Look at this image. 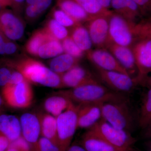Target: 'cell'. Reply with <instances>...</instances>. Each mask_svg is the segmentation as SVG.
I'll list each match as a JSON object with an SVG mask.
<instances>
[{
	"label": "cell",
	"mask_w": 151,
	"mask_h": 151,
	"mask_svg": "<svg viewBox=\"0 0 151 151\" xmlns=\"http://www.w3.org/2000/svg\"><path fill=\"white\" fill-rule=\"evenodd\" d=\"M12 72L7 68H0V86L3 87L8 84Z\"/></svg>",
	"instance_id": "36"
},
{
	"label": "cell",
	"mask_w": 151,
	"mask_h": 151,
	"mask_svg": "<svg viewBox=\"0 0 151 151\" xmlns=\"http://www.w3.org/2000/svg\"><path fill=\"white\" fill-rule=\"evenodd\" d=\"M73 104L67 97L57 93L47 98L43 107L47 113L56 118Z\"/></svg>",
	"instance_id": "20"
},
{
	"label": "cell",
	"mask_w": 151,
	"mask_h": 151,
	"mask_svg": "<svg viewBox=\"0 0 151 151\" xmlns=\"http://www.w3.org/2000/svg\"><path fill=\"white\" fill-rule=\"evenodd\" d=\"M101 105L100 103L77 105L78 128L88 129L101 120Z\"/></svg>",
	"instance_id": "14"
},
{
	"label": "cell",
	"mask_w": 151,
	"mask_h": 151,
	"mask_svg": "<svg viewBox=\"0 0 151 151\" xmlns=\"http://www.w3.org/2000/svg\"><path fill=\"white\" fill-rule=\"evenodd\" d=\"M111 8L113 9V11L114 12L119 14L131 22L125 0H112Z\"/></svg>",
	"instance_id": "33"
},
{
	"label": "cell",
	"mask_w": 151,
	"mask_h": 151,
	"mask_svg": "<svg viewBox=\"0 0 151 151\" xmlns=\"http://www.w3.org/2000/svg\"><path fill=\"white\" fill-rule=\"evenodd\" d=\"M78 59L69 54L62 53L50 60V68L55 73L61 75L78 65Z\"/></svg>",
	"instance_id": "23"
},
{
	"label": "cell",
	"mask_w": 151,
	"mask_h": 151,
	"mask_svg": "<svg viewBox=\"0 0 151 151\" xmlns=\"http://www.w3.org/2000/svg\"><path fill=\"white\" fill-rule=\"evenodd\" d=\"M148 74H150L151 75L150 76V77H149V78H146V79H147V82L148 84H149V85H150L151 86V71L150 72V73H148ZM146 79V78H145ZM142 81V80H141ZM139 81V82H140Z\"/></svg>",
	"instance_id": "49"
},
{
	"label": "cell",
	"mask_w": 151,
	"mask_h": 151,
	"mask_svg": "<svg viewBox=\"0 0 151 151\" xmlns=\"http://www.w3.org/2000/svg\"><path fill=\"white\" fill-rule=\"evenodd\" d=\"M39 116L40 122L41 136L47 138L58 145L56 117L48 113Z\"/></svg>",
	"instance_id": "21"
},
{
	"label": "cell",
	"mask_w": 151,
	"mask_h": 151,
	"mask_svg": "<svg viewBox=\"0 0 151 151\" xmlns=\"http://www.w3.org/2000/svg\"><path fill=\"white\" fill-rule=\"evenodd\" d=\"M132 48L137 69V80L151 71V39L138 38Z\"/></svg>",
	"instance_id": "10"
},
{
	"label": "cell",
	"mask_w": 151,
	"mask_h": 151,
	"mask_svg": "<svg viewBox=\"0 0 151 151\" xmlns=\"http://www.w3.org/2000/svg\"><path fill=\"white\" fill-rule=\"evenodd\" d=\"M144 136L145 137L151 139V122L144 128Z\"/></svg>",
	"instance_id": "44"
},
{
	"label": "cell",
	"mask_w": 151,
	"mask_h": 151,
	"mask_svg": "<svg viewBox=\"0 0 151 151\" xmlns=\"http://www.w3.org/2000/svg\"><path fill=\"white\" fill-rule=\"evenodd\" d=\"M65 151H86L80 145H70Z\"/></svg>",
	"instance_id": "43"
},
{
	"label": "cell",
	"mask_w": 151,
	"mask_h": 151,
	"mask_svg": "<svg viewBox=\"0 0 151 151\" xmlns=\"http://www.w3.org/2000/svg\"><path fill=\"white\" fill-rule=\"evenodd\" d=\"M25 14L27 18L29 20L34 19L40 16L34 5L26 6Z\"/></svg>",
	"instance_id": "39"
},
{
	"label": "cell",
	"mask_w": 151,
	"mask_h": 151,
	"mask_svg": "<svg viewBox=\"0 0 151 151\" xmlns=\"http://www.w3.org/2000/svg\"><path fill=\"white\" fill-rule=\"evenodd\" d=\"M11 142L4 135L0 134V151H6L9 148Z\"/></svg>",
	"instance_id": "40"
},
{
	"label": "cell",
	"mask_w": 151,
	"mask_h": 151,
	"mask_svg": "<svg viewBox=\"0 0 151 151\" xmlns=\"http://www.w3.org/2000/svg\"><path fill=\"white\" fill-rule=\"evenodd\" d=\"M137 38L151 39V23L144 19L134 25Z\"/></svg>",
	"instance_id": "32"
},
{
	"label": "cell",
	"mask_w": 151,
	"mask_h": 151,
	"mask_svg": "<svg viewBox=\"0 0 151 151\" xmlns=\"http://www.w3.org/2000/svg\"><path fill=\"white\" fill-rule=\"evenodd\" d=\"M0 4L2 7L12 6V1L11 0H0Z\"/></svg>",
	"instance_id": "45"
},
{
	"label": "cell",
	"mask_w": 151,
	"mask_h": 151,
	"mask_svg": "<svg viewBox=\"0 0 151 151\" xmlns=\"http://www.w3.org/2000/svg\"><path fill=\"white\" fill-rule=\"evenodd\" d=\"M88 129L97 133L121 151H131L136 141L129 132L116 128L103 119Z\"/></svg>",
	"instance_id": "3"
},
{
	"label": "cell",
	"mask_w": 151,
	"mask_h": 151,
	"mask_svg": "<svg viewBox=\"0 0 151 151\" xmlns=\"http://www.w3.org/2000/svg\"><path fill=\"white\" fill-rule=\"evenodd\" d=\"M52 1V0H37L34 6L39 16L49 7Z\"/></svg>",
	"instance_id": "37"
},
{
	"label": "cell",
	"mask_w": 151,
	"mask_h": 151,
	"mask_svg": "<svg viewBox=\"0 0 151 151\" xmlns=\"http://www.w3.org/2000/svg\"><path fill=\"white\" fill-rule=\"evenodd\" d=\"M63 52L62 43L50 35L39 49L37 56L42 58L47 59L58 56Z\"/></svg>",
	"instance_id": "24"
},
{
	"label": "cell",
	"mask_w": 151,
	"mask_h": 151,
	"mask_svg": "<svg viewBox=\"0 0 151 151\" xmlns=\"http://www.w3.org/2000/svg\"><path fill=\"white\" fill-rule=\"evenodd\" d=\"M52 15L53 19L66 28L72 27L73 28L77 25L80 24L59 9H53Z\"/></svg>",
	"instance_id": "30"
},
{
	"label": "cell",
	"mask_w": 151,
	"mask_h": 151,
	"mask_svg": "<svg viewBox=\"0 0 151 151\" xmlns=\"http://www.w3.org/2000/svg\"><path fill=\"white\" fill-rule=\"evenodd\" d=\"M91 18L109 14L112 11L104 9L96 0H75Z\"/></svg>",
	"instance_id": "26"
},
{
	"label": "cell",
	"mask_w": 151,
	"mask_h": 151,
	"mask_svg": "<svg viewBox=\"0 0 151 151\" xmlns=\"http://www.w3.org/2000/svg\"><path fill=\"white\" fill-rule=\"evenodd\" d=\"M151 122V88L143 100L140 113L139 124L144 129Z\"/></svg>",
	"instance_id": "28"
},
{
	"label": "cell",
	"mask_w": 151,
	"mask_h": 151,
	"mask_svg": "<svg viewBox=\"0 0 151 151\" xmlns=\"http://www.w3.org/2000/svg\"><path fill=\"white\" fill-rule=\"evenodd\" d=\"M110 14L107 15L93 17L86 22V27L89 32L92 43L97 48H106L110 42L109 33Z\"/></svg>",
	"instance_id": "9"
},
{
	"label": "cell",
	"mask_w": 151,
	"mask_h": 151,
	"mask_svg": "<svg viewBox=\"0 0 151 151\" xmlns=\"http://www.w3.org/2000/svg\"><path fill=\"white\" fill-rule=\"evenodd\" d=\"M77 46L84 52L92 49L93 45L86 27L79 24L72 28L69 36Z\"/></svg>",
	"instance_id": "22"
},
{
	"label": "cell",
	"mask_w": 151,
	"mask_h": 151,
	"mask_svg": "<svg viewBox=\"0 0 151 151\" xmlns=\"http://www.w3.org/2000/svg\"><path fill=\"white\" fill-rule=\"evenodd\" d=\"M1 8H2V6L0 4V10H1ZM1 12H0V13H1Z\"/></svg>",
	"instance_id": "53"
},
{
	"label": "cell",
	"mask_w": 151,
	"mask_h": 151,
	"mask_svg": "<svg viewBox=\"0 0 151 151\" xmlns=\"http://www.w3.org/2000/svg\"><path fill=\"white\" fill-rule=\"evenodd\" d=\"M22 136L28 143L32 151L41 137L39 116L33 113H24L19 119Z\"/></svg>",
	"instance_id": "13"
},
{
	"label": "cell",
	"mask_w": 151,
	"mask_h": 151,
	"mask_svg": "<svg viewBox=\"0 0 151 151\" xmlns=\"http://www.w3.org/2000/svg\"><path fill=\"white\" fill-rule=\"evenodd\" d=\"M86 53L88 59L94 64L95 67L104 70L118 71L130 75L115 57L106 49L91 50Z\"/></svg>",
	"instance_id": "11"
},
{
	"label": "cell",
	"mask_w": 151,
	"mask_h": 151,
	"mask_svg": "<svg viewBox=\"0 0 151 151\" xmlns=\"http://www.w3.org/2000/svg\"><path fill=\"white\" fill-rule=\"evenodd\" d=\"M105 49L112 53L130 76L136 69L137 70L132 47L118 45L110 42Z\"/></svg>",
	"instance_id": "16"
},
{
	"label": "cell",
	"mask_w": 151,
	"mask_h": 151,
	"mask_svg": "<svg viewBox=\"0 0 151 151\" xmlns=\"http://www.w3.org/2000/svg\"><path fill=\"white\" fill-rule=\"evenodd\" d=\"M12 6L16 12H19L22 11L23 6L25 4V0H11Z\"/></svg>",
	"instance_id": "41"
},
{
	"label": "cell",
	"mask_w": 151,
	"mask_h": 151,
	"mask_svg": "<svg viewBox=\"0 0 151 151\" xmlns=\"http://www.w3.org/2000/svg\"><path fill=\"white\" fill-rule=\"evenodd\" d=\"M80 145L86 151H121L90 129L82 135Z\"/></svg>",
	"instance_id": "17"
},
{
	"label": "cell",
	"mask_w": 151,
	"mask_h": 151,
	"mask_svg": "<svg viewBox=\"0 0 151 151\" xmlns=\"http://www.w3.org/2000/svg\"><path fill=\"white\" fill-rule=\"evenodd\" d=\"M3 101H4V100H3L2 97L0 96V108H1V107L2 106Z\"/></svg>",
	"instance_id": "51"
},
{
	"label": "cell",
	"mask_w": 151,
	"mask_h": 151,
	"mask_svg": "<svg viewBox=\"0 0 151 151\" xmlns=\"http://www.w3.org/2000/svg\"><path fill=\"white\" fill-rule=\"evenodd\" d=\"M2 97L10 107L25 109L33 103L34 93L30 82L27 80L16 84H7L3 87Z\"/></svg>",
	"instance_id": "7"
},
{
	"label": "cell",
	"mask_w": 151,
	"mask_h": 151,
	"mask_svg": "<svg viewBox=\"0 0 151 151\" xmlns=\"http://www.w3.org/2000/svg\"><path fill=\"white\" fill-rule=\"evenodd\" d=\"M50 35L45 29L35 31L27 42V51L32 55L37 56L39 49Z\"/></svg>",
	"instance_id": "25"
},
{
	"label": "cell",
	"mask_w": 151,
	"mask_h": 151,
	"mask_svg": "<svg viewBox=\"0 0 151 151\" xmlns=\"http://www.w3.org/2000/svg\"><path fill=\"white\" fill-rule=\"evenodd\" d=\"M0 30L9 39L18 40L24 33V24L15 14L4 10L0 13Z\"/></svg>",
	"instance_id": "12"
},
{
	"label": "cell",
	"mask_w": 151,
	"mask_h": 151,
	"mask_svg": "<svg viewBox=\"0 0 151 151\" xmlns=\"http://www.w3.org/2000/svg\"><path fill=\"white\" fill-rule=\"evenodd\" d=\"M67 97L76 105L100 103L127 100L122 93L111 91L97 80L74 88L58 92Z\"/></svg>",
	"instance_id": "1"
},
{
	"label": "cell",
	"mask_w": 151,
	"mask_h": 151,
	"mask_svg": "<svg viewBox=\"0 0 151 151\" xmlns=\"http://www.w3.org/2000/svg\"><path fill=\"white\" fill-rule=\"evenodd\" d=\"M101 109L102 119L113 127L129 132L132 129L133 116L127 100L103 103Z\"/></svg>",
	"instance_id": "5"
},
{
	"label": "cell",
	"mask_w": 151,
	"mask_h": 151,
	"mask_svg": "<svg viewBox=\"0 0 151 151\" xmlns=\"http://www.w3.org/2000/svg\"><path fill=\"white\" fill-rule=\"evenodd\" d=\"M100 6L106 10H110L111 8V3L112 0H96Z\"/></svg>",
	"instance_id": "42"
},
{
	"label": "cell",
	"mask_w": 151,
	"mask_h": 151,
	"mask_svg": "<svg viewBox=\"0 0 151 151\" xmlns=\"http://www.w3.org/2000/svg\"><path fill=\"white\" fill-rule=\"evenodd\" d=\"M63 87L76 88L96 80L84 68L77 65L60 75Z\"/></svg>",
	"instance_id": "15"
},
{
	"label": "cell",
	"mask_w": 151,
	"mask_h": 151,
	"mask_svg": "<svg viewBox=\"0 0 151 151\" xmlns=\"http://www.w3.org/2000/svg\"><path fill=\"white\" fill-rule=\"evenodd\" d=\"M17 47L11 42H4L0 47V55H12L17 51Z\"/></svg>",
	"instance_id": "35"
},
{
	"label": "cell",
	"mask_w": 151,
	"mask_h": 151,
	"mask_svg": "<svg viewBox=\"0 0 151 151\" xmlns=\"http://www.w3.org/2000/svg\"><path fill=\"white\" fill-rule=\"evenodd\" d=\"M44 29L50 35L59 41L63 40L69 36L67 28L53 19L49 20Z\"/></svg>",
	"instance_id": "27"
},
{
	"label": "cell",
	"mask_w": 151,
	"mask_h": 151,
	"mask_svg": "<svg viewBox=\"0 0 151 151\" xmlns=\"http://www.w3.org/2000/svg\"><path fill=\"white\" fill-rule=\"evenodd\" d=\"M6 151H27L22 149L14 147H9L8 149Z\"/></svg>",
	"instance_id": "47"
},
{
	"label": "cell",
	"mask_w": 151,
	"mask_h": 151,
	"mask_svg": "<svg viewBox=\"0 0 151 151\" xmlns=\"http://www.w3.org/2000/svg\"><path fill=\"white\" fill-rule=\"evenodd\" d=\"M32 151H63L56 143L44 137L39 139L35 148Z\"/></svg>",
	"instance_id": "31"
},
{
	"label": "cell",
	"mask_w": 151,
	"mask_h": 151,
	"mask_svg": "<svg viewBox=\"0 0 151 151\" xmlns=\"http://www.w3.org/2000/svg\"><path fill=\"white\" fill-rule=\"evenodd\" d=\"M137 5L143 19L151 17V0H134Z\"/></svg>",
	"instance_id": "34"
},
{
	"label": "cell",
	"mask_w": 151,
	"mask_h": 151,
	"mask_svg": "<svg viewBox=\"0 0 151 151\" xmlns=\"http://www.w3.org/2000/svg\"><path fill=\"white\" fill-rule=\"evenodd\" d=\"M146 147L148 151H151V140L147 143Z\"/></svg>",
	"instance_id": "48"
},
{
	"label": "cell",
	"mask_w": 151,
	"mask_h": 151,
	"mask_svg": "<svg viewBox=\"0 0 151 151\" xmlns=\"http://www.w3.org/2000/svg\"><path fill=\"white\" fill-rule=\"evenodd\" d=\"M27 80L20 72L17 70L12 72L9 84H16Z\"/></svg>",
	"instance_id": "38"
},
{
	"label": "cell",
	"mask_w": 151,
	"mask_h": 151,
	"mask_svg": "<svg viewBox=\"0 0 151 151\" xmlns=\"http://www.w3.org/2000/svg\"><path fill=\"white\" fill-rule=\"evenodd\" d=\"M135 24L112 11L109 16L110 42L132 47L137 39L135 34Z\"/></svg>",
	"instance_id": "4"
},
{
	"label": "cell",
	"mask_w": 151,
	"mask_h": 151,
	"mask_svg": "<svg viewBox=\"0 0 151 151\" xmlns=\"http://www.w3.org/2000/svg\"><path fill=\"white\" fill-rule=\"evenodd\" d=\"M0 134L6 137L11 142L21 137L20 119L14 115H0Z\"/></svg>",
	"instance_id": "18"
},
{
	"label": "cell",
	"mask_w": 151,
	"mask_h": 151,
	"mask_svg": "<svg viewBox=\"0 0 151 151\" xmlns=\"http://www.w3.org/2000/svg\"><path fill=\"white\" fill-rule=\"evenodd\" d=\"M58 143L65 151L71 145L78 127L77 105L73 104L56 117Z\"/></svg>",
	"instance_id": "6"
},
{
	"label": "cell",
	"mask_w": 151,
	"mask_h": 151,
	"mask_svg": "<svg viewBox=\"0 0 151 151\" xmlns=\"http://www.w3.org/2000/svg\"><path fill=\"white\" fill-rule=\"evenodd\" d=\"M37 0H25V4L26 6L34 5Z\"/></svg>",
	"instance_id": "46"
},
{
	"label": "cell",
	"mask_w": 151,
	"mask_h": 151,
	"mask_svg": "<svg viewBox=\"0 0 151 151\" xmlns=\"http://www.w3.org/2000/svg\"><path fill=\"white\" fill-rule=\"evenodd\" d=\"M144 19H145V20L146 21L149 22L150 23H151V17L148 18Z\"/></svg>",
	"instance_id": "52"
},
{
	"label": "cell",
	"mask_w": 151,
	"mask_h": 151,
	"mask_svg": "<svg viewBox=\"0 0 151 151\" xmlns=\"http://www.w3.org/2000/svg\"><path fill=\"white\" fill-rule=\"evenodd\" d=\"M57 5L58 8L81 24L91 18L75 0H57Z\"/></svg>",
	"instance_id": "19"
},
{
	"label": "cell",
	"mask_w": 151,
	"mask_h": 151,
	"mask_svg": "<svg viewBox=\"0 0 151 151\" xmlns=\"http://www.w3.org/2000/svg\"><path fill=\"white\" fill-rule=\"evenodd\" d=\"M4 42V41L3 36H2L0 34V47H1V45Z\"/></svg>",
	"instance_id": "50"
},
{
	"label": "cell",
	"mask_w": 151,
	"mask_h": 151,
	"mask_svg": "<svg viewBox=\"0 0 151 151\" xmlns=\"http://www.w3.org/2000/svg\"><path fill=\"white\" fill-rule=\"evenodd\" d=\"M102 82L115 92L122 93L132 91L137 84L131 76L116 71H110L95 67Z\"/></svg>",
	"instance_id": "8"
},
{
	"label": "cell",
	"mask_w": 151,
	"mask_h": 151,
	"mask_svg": "<svg viewBox=\"0 0 151 151\" xmlns=\"http://www.w3.org/2000/svg\"><path fill=\"white\" fill-rule=\"evenodd\" d=\"M14 67L29 82L51 88L63 87L60 75L40 61L27 58L19 61Z\"/></svg>",
	"instance_id": "2"
},
{
	"label": "cell",
	"mask_w": 151,
	"mask_h": 151,
	"mask_svg": "<svg viewBox=\"0 0 151 151\" xmlns=\"http://www.w3.org/2000/svg\"><path fill=\"white\" fill-rule=\"evenodd\" d=\"M62 44L65 53L74 58L79 60L84 55V52L77 46L69 36L62 40Z\"/></svg>",
	"instance_id": "29"
}]
</instances>
